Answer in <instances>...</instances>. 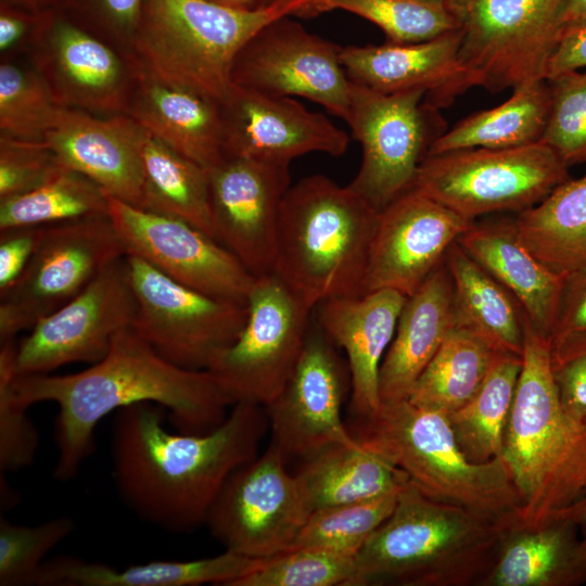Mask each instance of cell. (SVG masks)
Masks as SVG:
<instances>
[{"mask_svg": "<svg viewBox=\"0 0 586 586\" xmlns=\"http://www.w3.org/2000/svg\"><path fill=\"white\" fill-rule=\"evenodd\" d=\"M586 67V20L564 26L548 61L545 79Z\"/></svg>", "mask_w": 586, "mask_h": 586, "instance_id": "f5cc1de1", "label": "cell"}, {"mask_svg": "<svg viewBox=\"0 0 586 586\" xmlns=\"http://www.w3.org/2000/svg\"><path fill=\"white\" fill-rule=\"evenodd\" d=\"M558 513L576 523L586 545V487L568 508Z\"/></svg>", "mask_w": 586, "mask_h": 586, "instance_id": "db71d44e", "label": "cell"}, {"mask_svg": "<svg viewBox=\"0 0 586 586\" xmlns=\"http://www.w3.org/2000/svg\"><path fill=\"white\" fill-rule=\"evenodd\" d=\"M286 463L270 442L230 475L205 522L225 549L263 559L293 546L310 510Z\"/></svg>", "mask_w": 586, "mask_h": 586, "instance_id": "5bb4252c", "label": "cell"}, {"mask_svg": "<svg viewBox=\"0 0 586 586\" xmlns=\"http://www.w3.org/2000/svg\"><path fill=\"white\" fill-rule=\"evenodd\" d=\"M15 340L0 342V470L13 472L30 466L36 457L39 435L14 390Z\"/></svg>", "mask_w": 586, "mask_h": 586, "instance_id": "f6af8a7d", "label": "cell"}, {"mask_svg": "<svg viewBox=\"0 0 586 586\" xmlns=\"http://www.w3.org/2000/svg\"><path fill=\"white\" fill-rule=\"evenodd\" d=\"M136 307L125 255L73 300L39 320L17 343V374L50 373L73 362H98L115 335L131 327Z\"/></svg>", "mask_w": 586, "mask_h": 586, "instance_id": "e0dca14e", "label": "cell"}, {"mask_svg": "<svg viewBox=\"0 0 586 586\" xmlns=\"http://www.w3.org/2000/svg\"><path fill=\"white\" fill-rule=\"evenodd\" d=\"M166 409L138 403L114 412L112 474L124 502L144 522L171 533L205 524L230 475L258 456L269 425L265 407L235 404L203 434L166 430Z\"/></svg>", "mask_w": 586, "mask_h": 586, "instance_id": "6da1fadb", "label": "cell"}, {"mask_svg": "<svg viewBox=\"0 0 586 586\" xmlns=\"http://www.w3.org/2000/svg\"><path fill=\"white\" fill-rule=\"evenodd\" d=\"M550 354L553 380L564 410L586 423V341Z\"/></svg>", "mask_w": 586, "mask_h": 586, "instance_id": "f907efd6", "label": "cell"}, {"mask_svg": "<svg viewBox=\"0 0 586 586\" xmlns=\"http://www.w3.org/2000/svg\"><path fill=\"white\" fill-rule=\"evenodd\" d=\"M444 263L449 272L456 323L483 339L497 353L522 356L526 317L518 301L455 242Z\"/></svg>", "mask_w": 586, "mask_h": 586, "instance_id": "1f68e13d", "label": "cell"}, {"mask_svg": "<svg viewBox=\"0 0 586 586\" xmlns=\"http://www.w3.org/2000/svg\"><path fill=\"white\" fill-rule=\"evenodd\" d=\"M521 367L522 356L497 353L477 392L448 415L456 440L471 461L502 458L505 430Z\"/></svg>", "mask_w": 586, "mask_h": 586, "instance_id": "8d00e7d4", "label": "cell"}, {"mask_svg": "<svg viewBox=\"0 0 586 586\" xmlns=\"http://www.w3.org/2000/svg\"><path fill=\"white\" fill-rule=\"evenodd\" d=\"M216 239L256 278L273 272L288 164L225 156L208 169Z\"/></svg>", "mask_w": 586, "mask_h": 586, "instance_id": "ffe728a7", "label": "cell"}, {"mask_svg": "<svg viewBox=\"0 0 586 586\" xmlns=\"http://www.w3.org/2000/svg\"><path fill=\"white\" fill-rule=\"evenodd\" d=\"M341 10L377 25L388 42L413 43L461 29L457 0H314L301 16Z\"/></svg>", "mask_w": 586, "mask_h": 586, "instance_id": "f35d334b", "label": "cell"}, {"mask_svg": "<svg viewBox=\"0 0 586 586\" xmlns=\"http://www.w3.org/2000/svg\"><path fill=\"white\" fill-rule=\"evenodd\" d=\"M64 109L29 61L22 63L17 58L1 60V136L42 141Z\"/></svg>", "mask_w": 586, "mask_h": 586, "instance_id": "ab89813d", "label": "cell"}, {"mask_svg": "<svg viewBox=\"0 0 586 586\" xmlns=\"http://www.w3.org/2000/svg\"><path fill=\"white\" fill-rule=\"evenodd\" d=\"M75 522L59 517L37 525H21L0 518V586L33 585L48 553L67 538Z\"/></svg>", "mask_w": 586, "mask_h": 586, "instance_id": "7bdbcfd3", "label": "cell"}, {"mask_svg": "<svg viewBox=\"0 0 586 586\" xmlns=\"http://www.w3.org/2000/svg\"><path fill=\"white\" fill-rule=\"evenodd\" d=\"M95 216H109L107 193L65 166L36 189L0 200V230Z\"/></svg>", "mask_w": 586, "mask_h": 586, "instance_id": "74e56055", "label": "cell"}, {"mask_svg": "<svg viewBox=\"0 0 586 586\" xmlns=\"http://www.w3.org/2000/svg\"><path fill=\"white\" fill-rule=\"evenodd\" d=\"M425 92L384 93L352 82L345 122L361 146L359 169L348 184L381 211L413 188L431 143L435 109Z\"/></svg>", "mask_w": 586, "mask_h": 586, "instance_id": "4fadbf2b", "label": "cell"}, {"mask_svg": "<svg viewBox=\"0 0 586 586\" xmlns=\"http://www.w3.org/2000/svg\"><path fill=\"white\" fill-rule=\"evenodd\" d=\"M586 583V545L578 526L555 514L538 525L520 522L500 542L484 586H577Z\"/></svg>", "mask_w": 586, "mask_h": 586, "instance_id": "f1b7e54d", "label": "cell"}, {"mask_svg": "<svg viewBox=\"0 0 586 586\" xmlns=\"http://www.w3.org/2000/svg\"><path fill=\"white\" fill-rule=\"evenodd\" d=\"M0 3L14 4L37 10L55 8V0H0Z\"/></svg>", "mask_w": 586, "mask_h": 586, "instance_id": "6f0895ef", "label": "cell"}, {"mask_svg": "<svg viewBox=\"0 0 586 586\" xmlns=\"http://www.w3.org/2000/svg\"><path fill=\"white\" fill-rule=\"evenodd\" d=\"M502 458L521 495L525 525L547 521L586 487V423L564 410L549 342L527 320Z\"/></svg>", "mask_w": 586, "mask_h": 586, "instance_id": "277c9868", "label": "cell"}, {"mask_svg": "<svg viewBox=\"0 0 586 586\" xmlns=\"http://www.w3.org/2000/svg\"><path fill=\"white\" fill-rule=\"evenodd\" d=\"M398 493L310 512L291 548L356 555L392 513ZM290 548V549H291Z\"/></svg>", "mask_w": 586, "mask_h": 586, "instance_id": "60d3db41", "label": "cell"}, {"mask_svg": "<svg viewBox=\"0 0 586 586\" xmlns=\"http://www.w3.org/2000/svg\"><path fill=\"white\" fill-rule=\"evenodd\" d=\"M107 199L109 217L126 255L205 294L247 303L256 277L220 242L181 219Z\"/></svg>", "mask_w": 586, "mask_h": 586, "instance_id": "2e32d148", "label": "cell"}, {"mask_svg": "<svg viewBox=\"0 0 586 586\" xmlns=\"http://www.w3.org/2000/svg\"><path fill=\"white\" fill-rule=\"evenodd\" d=\"M457 243L513 295L528 323L548 340L565 276L534 255L514 220L475 221Z\"/></svg>", "mask_w": 586, "mask_h": 586, "instance_id": "4316f807", "label": "cell"}, {"mask_svg": "<svg viewBox=\"0 0 586 586\" xmlns=\"http://www.w3.org/2000/svg\"><path fill=\"white\" fill-rule=\"evenodd\" d=\"M550 110L540 142L570 168L586 164V73L548 79Z\"/></svg>", "mask_w": 586, "mask_h": 586, "instance_id": "ee69618b", "label": "cell"}, {"mask_svg": "<svg viewBox=\"0 0 586 586\" xmlns=\"http://www.w3.org/2000/svg\"><path fill=\"white\" fill-rule=\"evenodd\" d=\"M295 475L310 512L398 493L409 480L384 455L359 441L328 447L302 462Z\"/></svg>", "mask_w": 586, "mask_h": 586, "instance_id": "4dcf8cb0", "label": "cell"}, {"mask_svg": "<svg viewBox=\"0 0 586 586\" xmlns=\"http://www.w3.org/2000/svg\"><path fill=\"white\" fill-rule=\"evenodd\" d=\"M137 67L127 114L179 154L207 169L217 165L225 157L220 104L157 80Z\"/></svg>", "mask_w": 586, "mask_h": 586, "instance_id": "83f0119b", "label": "cell"}, {"mask_svg": "<svg viewBox=\"0 0 586 586\" xmlns=\"http://www.w3.org/2000/svg\"><path fill=\"white\" fill-rule=\"evenodd\" d=\"M460 60L474 87L497 93L546 80L565 0H458Z\"/></svg>", "mask_w": 586, "mask_h": 586, "instance_id": "30bf717a", "label": "cell"}, {"mask_svg": "<svg viewBox=\"0 0 586 586\" xmlns=\"http://www.w3.org/2000/svg\"><path fill=\"white\" fill-rule=\"evenodd\" d=\"M146 131L128 114L64 109L42 142L65 167L109 195L143 208L141 149Z\"/></svg>", "mask_w": 586, "mask_h": 586, "instance_id": "603a6c76", "label": "cell"}, {"mask_svg": "<svg viewBox=\"0 0 586 586\" xmlns=\"http://www.w3.org/2000/svg\"><path fill=\"white\" fill-rule=\"evenodd\" d=\"M290 15L262 27L239 51L232 84L250 90L298 97L345 120L352 81L339 46L308 31Z\"/></svg>", "mask_w": 586, "mask_h": 586, "instance_id": "9a60e30c", "label": "cell"}, {"mask_svg": "<svg viewBox=\"0 0 586 586\" xmlns=\"http://www.w3.org/2000/svg\"><path fill=\"white\" fill-rule=\"evenodd\" d=\"M534 255L566 276L586 266V175L568 179L513 218Z\"/></svg>", "mask_w": 586, "mask_h": 586, "instance_id": "836d02e7", "label": "cell"}, {"mask_svg": "<svg viewBox=\"0 0 586 586\" xmlns=\"http://www.w3.org/2000/svg\"><path fill=\"white\" fill-rule=\"evenodd\" d=\"M349 387V370L335 352V344L319 324L310 326L291 377L265 407L270 442L286 462H304L333 445L357 442L341 415Z\"/></svg>", "mask_w": 586, "mask_h": 586, "instance_id": "ac0fdd59", "label": "cell"}, {"mask_svg": "<svg viewBox=\"0 0 586 586\" xmlns=\"http://www.w3.org/2000/svg\"><path fill=\"white\" fill-rule=\"evenodd\" d=\"M458 1V0H457Z\"/></svg>", "mask_w": 586, "mask_h": 586, "instance_id": "94428289", "label": "cell"}, {"mask_svg": "<svg viewBox=\"0 0 586 586\" xmlns=\"http://www.w3.org/2000/svg\"><path fill=\"white\" fill-rule=\"evenodd\" d=\"M219 104L225 156L290 165L309 153L341 156L347 151L349 137L345 131L293 98L232 84Z\"/></svg>", "mask_w": 586, "mask_h": 586, "instance_id": "7402d4cb", "label": "cell"}, {"mask_svg": "<svg viewBox=\"0 0 586 586\" xmlns=\"http://www.w3.org/2000/svg\"><path fill=\"white\" fill-rule=\"evenodd\" d=\"M475 221L415 189L397 198L379 212L364 294L393 290L411 295Z\"/></svg>", "mask_w": 586, "mask_h": 586, "instance_id": "44dd1931", "label": "cell"}, {"mask_svg": "<svg viewBox=\"0 0 586 586\" xmlns=\"http://www.w3.org/2000/svg\"><path fill=\"white\" fill-rule=\"evenodd\" d=\"M14 390L28 407L58 405L54 476L61 481L74 477L93 453L99 421L120 408L154 403L168 411L179 432L203 434L218 426L231 407L207 370L168 361L130 327L90 367L69 374H17Z\"/></svg>", "mask_w": 586, "mask_h": 586, "instance_id": "7a4b0ae2", "label": "cell"}, {"mask_svg": "<svg viewBox=\"0 0 586 586\" xmlns=\"http://www.w3.org/2000/svg\"><path fill=\"white\" fill-rule=\"evenodd\" d=\"M348 428L384 455L426 496L495 522H522L523 501L504 458L473 462L461 450L448 416L408 399L381 403Z\"/></svg>", "mask_w": 586, "mask_h": 586, "instance_id": "8992f818", "label": "cell"}, {"mask_svg": "<svg viewBox=\"0 0 586 586\" xmlns=\"http://www.w3.org/2000/svg\"><path fill=\"white\" fill-rule=\"evenodd\" d=\"M406 298L397 291L377 290L331 298L315 308L319 327L346 354L354 419L372 415L381 405L380 368Z\"/></svg>", "mask_w": 586, "mask_h": 586, "instance_id": "d4e9b609", "label": "cell"}, {"mask_svg": "<svg viewBox=\"0 0 586 586\" xmlns=\"http://www.w3.org/2000/svg\"><path fill=\"white\" fill-rule=\"evenodd\" d=\"M511 526L433 499L408 480L355 555L349 586H484Z\"/></svg>", "mask_w": 586, "mask_h": 586, "instance_id": "3957f363", "label": "cell"}, {"mask_svg": "<svg viewBox=\"0 0 586 586\" xmlns=\"http://www.w3.org/2000/svg\"><path fill=\"white\" fill-rule=\"evenodd\" d=\"M497 352L470 329L455 323L417 380L412 404L450 415L483 384Z\"/></svg>", "mask_w": 586, "mask_h": 586, "instance_id": "d590c367", "label": "cell"}, {"mask_svg": "<svg viewBox=\"0 0 586 586\" xmlns=\"http://www.w3.org/2000/svg\"><path fill=\"white\" fill-rule=\"evenodd\" d=\"M54 7L79 26L130 53L143 0H55Z\"/></svg>", "mask_w": 586, "mask_h": 586, "instance_id": "bcb514c9", "label": "cell"}, {"mask_svg": "<svg viewBox=\"0 0 586 586\" xmlns=\"http://www.w3.org/2000/svg\"><path fill=\"white\" fill-rule=\"evenodd\" d=\"M461 37L459 29L421 42L341 47L340 59L352 82L384 93L422 90L437 110L474 87L460 60Z\"/></svg>", "mask_w": 586, "mask_h": 586, "instance_id": "cb8c5ba5", "label": "cell"}, {"mask_svg": "<svg viewBox=\"0 0 586 586\" xmlns=\"http://www.w3.org/2000/svg\"><path fill=\"white\" fill-rule=\"evenodd\" d=\"M126 262L137 305L130 328L168 361L206 370L241 333L247 303L183 285L137 256Z\"/></svg>", "mask_w": 586, "mask_h": 586, "instance_id": "8fae6325", "label": "cell"}, {"mask_svg": "<svg viewBox=\"0 0 586 586\" xmlns=\"http://www.w3.org/2000/svg\"><path fill=\"white\" fill-rule=\"evenodd\" d=\"M56 9H28L0 3V55L14 59L28 55L42 37Z\"/></svg>", "mask_w": 586, "mask_h": 586, "instance_id": "681fc988", "label": "cell"}, {"mask_svg": "<svg viewBox=\"0 0 586 586\" xmlns=\"http://www.w3.org/2000/svg\"><path fill=\"white\" fill-rule=\"evenodd\" d=\"M125 255L109 216L44 226L23 273L0 295V342L30 330Z\"/></svg>", "mask_w": 586, "mask_h": 586, "instance_id": "7c38bea8", "label": "cell"}, {"mask_svg": "<svg viewBox=\"0 0 586 586\" xmlns=\"http://www.w3.org/2000/svg\"><path fill=\"white\" fill-rule=\"evenodd\" d=\"M313 1L314 0H273L270 8L281 15L301 16Z\"/></svg>", "mask_w": 586, "mask_h": 586, "instance_id": "9f6ffc18", "label": "cell"}, {"mask_svg": "<svg viewBox=\"0 0 586 586\" xmlns=\"http://www.w3.org/2000/svg\"><path fill=\"white\" fill-rule=\"evenodd\" d=\"M247 308L241 333L206 370L230 406L266 407L298 361L314 309L275 273L256 278Z\"/></svg>", "mask_w": 586, "mask_h": 586, "instance_id": "9c48e42d", "label": "cell"}, {"mask_svg": "<svg viewBox=\"0 0 586 586\" xmlns=\"http://www.w3.org/2000/svg\"><path fill=\"white\" fill-rule=\"evenodd\" d=\"M273 2V0H257L258 8H268Z\"/></svg>", "mask_w": 586, "mask_h": 586, "instance_id": "91938a15", "label": "cell"}, {"mask_svg": "<svg viewBox=\"0 0 586 586\" xmlns=\"http://www.w3.org/2000/svg\"><path fill=\"white\" fill-rule=\"evenodd\" d=\"M27 58L61 106L97 115L128 113L138 76L132 55L59 10Z\"/></svg>", "mask_w": 586, "mask_h": 586, "instance_id": "d6986e66", "label": "cell"}, {"mask_svg": "<svg viewBox=\"0 0 586 586\" xmlns=\"http://www.w3.org/2000/svg\"><path fill=\"white\" fill-rule=\"evenodd\" d=\"M143 208L181 219L216 239L208 169L146 132L141 149Z\"/></svg>", "mask_w": 586, "mask_h": 586, "instance_id": "e575fe53", "label": "cell"}, {"mask_svg": "<svg viewBox=\"0 0 586 586\" xmlns=\"http://www.w3.org/2000/svg\"><path fill=\"white\" fill-rule=\"evenodd\" d=\"M272 8L238 9L209 0H143L130 54L153 78L221 103L233 62Z\"/></svg>", "mask_w": 586, "mask_h": 586, "instance_id": "52a82bcc", "label": "cell"}, {"mask_svg": "<svg viewBox=\"0 0 586 586\" xmlns=\"http://www.w3.org/2000/svg\"><path fill=\"white\" fill-rule=\"evenodd\" d=\"M586 20V0H565L562 22L566 26Z\"/></svg>", "mask_w": 586, "mask_h": 586, "instance_id": "11a10c76", "label": "cell"}, {"mask_svg": "<svg viewBox=\"0 0 586 586\" xmlns=\"http://www.w3.org/2000/svg\"><path fill=\"white\" fill-rule=\"evenodd\" d=\"M550 89L547 80L512 90L504 103L475 112L442 132L426 155L485 148L511 149L538 143L547 126Z\"/></svg>", "mask_w": 586, "mask_h": 586, "instance_id": "d6a6232c", "label": "cell"}, {"mask_svg": "<svg viewBox=\"0 0 586 586\" xmlns=\"http://www.w3.org/2000/svg\"><path fill=\"white\" fill-rule=\"evenodd\" d=\"M355 555L316 548H291L259 559L231 586H349Z\"/></svg>", "mask_w": 586, "mask_h": 586, "instance_id": "b9f144b4", "label": "cell"}, {"mask_svg": "<svg viewBox=\"0 0 586 586\" xmlns=\"http://www.w3.org/2000/svg\"><path fill=\"white\" fill-rule=\"evenodd\" d=\"M215 3H219L222 5L231 7V8H238V9H256L257 7V0H209Z\"/></svg>", "mask_w": 586, "mask_h": 586, "instance_id": "680465c9", "label": "cell"}, {"mask_svg": "<svg viewBox=\"0 0 586 586\" xmlns=\"http://www.w3.org/2000/svg\"><path fill=\"white\" fill-rule=\"evenodd\" d=\"M259 559L225 549L217 556L189 561H151L118 570L102 562L62 556L47 559L36 586H231L252 571Z\"/></svg>", "mask_w": 586, "mask_h": 586, "instance_id": "f546056e", "label": "cell"}, {"mask_svg": "<svg viewBox=\"0 0 586 586\" xmlns=\"http://www.w3.org/2000/svg\"><path fill=\"white\" fill-rule=\"evenodd\" d=\"M568 179L569 167L549 146L538 142L426 155L412 189L476 220L497 212L521 213Z\"/></svg>", "mask_w": 586, "mask_h": 586, "instance_id": "ba28073f", "label": "cell"}, {"mask_svg": "<svg viewBox=\"0 0 586 586\" xmlns=\"http://www.w3.org/2000/svg\"><path fill=\"white\" fill-rule=\"evenodd\" d=\"M44 226L0 230V295L18 280L31 258Z\"/></svg>", "mask_w": 586, "mask_h": 586, "instance_id": "816d5d0a", "label": "cell"}, {"mask_svg": "<svg viewBox=\"0 0 586 586\" xmlns=\"http://www.w3.org/2000/svg\"><path fill=\"white\" fill-rule=\"evenodd\" d=\"M586 341V266L564 278L553 323L550 352Z\"/></svg>", "mask_w": 586, "mask_h": 586, "instance_id": "c3c4849f", "label": "cell"}, {"mask_svg": "<svg viewBox=\"0 0 586 586\" xmlns=\"http://www.w3.org/2000/svg\"><path fill=\"white\" fill-rule=\"evenodd\" d=\"M455 323L454 288L443 262L405 301L380 368L381 403L409 398Z\"/></svg>", "mask_w": 586, "mask_h": 586, "instance_id": "484cf974", "label": "cell"}, {"mask_svg": "<svg viewBox=\"0 0 586 586\" xmlns=\"http://www.w3.org/2000/svg\"><path fill=\"white\" fill-rule=\"evenodd\" d=\"M378 209L349 186L311 175L281 205L273 272L309 308L364 294Z\"/></svg>", "mask_w": 586, "mask_h": 586, "instance_id": "5b68a950", "label": "cell"}, {"mask_svg": "<svg viewBox=\"0 0 586 586\" xmlns=\"http://www.w3.org/2000/svg\"><path fill=\"white\" fill-rule=\"evenodd\" d=\"M62 167L42 141L0 135V200L36 189Z\"/></svg>", "mask_w": 586, "mask_h": 586, "instance_id": "7dc6e473", "label": "cell"}]
</instances>
